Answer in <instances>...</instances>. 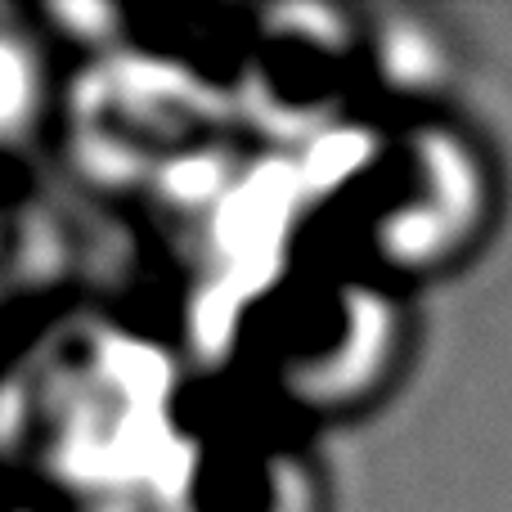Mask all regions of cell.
Masks as SVG:
<instances>
[{"instance_id":"cell-1","label":"cell","mask_w":512,"mask_h":512,"mask_svg":"<svg viewBox=\"0 0 512 512\" xmlns=\"http://www.w3.org/2000/svg\"><path fill=\"white\" fill-rule=\"evenodd\" d=\"M32 95H36L32 54H27L14 36L0 32V135L23 122L27 108H32Z\"/></svg>"}]
</instances>
